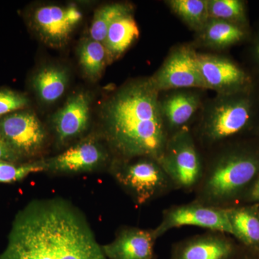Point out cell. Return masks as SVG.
<instances>
[{"instance_id": "cell-1", "label": "cell", "mask_w": 259, "mask_h": 259, "mask_svg": "<svg viewBox=\"0 0 259 259\" xmlns=\"http://www.w3.org/2000/svg\"><path fill=\"white\" fill-rule=\"evenodd\" d=\"M0 259H107L79 208L61 198L34 199L15 216Z\"/></svg>"}, {"instance_id": "cell-8", "label": "cell", "mask_w": 259, "mask_h": 259, "mask_svg": "<svg viewBox=\"0 0 259 259\" xmlns=\"http://www.w3.org/2000/svg\"><path fill=\"white\" fill-rule=\"evenodd\" d=\"M187 226L199 227L223 234L233 233L227 208L207 205L197 200L165 209L161 223L153 232L158 238L170 230Z\"/></svg>"}, {"instance_id": "cell-29", "label": "cell", "mask_w": 259, "mask_h": 259, "mask_svg": "<svg viewBox=\"0 0 259 259\" xmlns=\"http://www.w3.org/2000/svg\"><path fill=\"white\" fill-rule=\"evenodd\" d=\"M256 54H257V56H258V58L259 59V41L258 42V44H257V47H256Z\"/></svg>"}, {"instance_id": "cell-4", "label": "cell", "mask_w": 259, "mask_h": 259, "mask_svg": "<svg viewBox=\"0 0 259 259\" xmlns=\"http://www.w3.org/2000/svg\"><path fill=\"white\" fill-rule=\"evenodd\" d=\"M113 175L139 205L147 204L175 188L159 162L151 158L116 161Z\"/></svg>"}, {"instance_id": "cell-20", "label": "cell", "mask_w": 259, "mask_h": 259, "mask_svg": "<svg viewBox=\"0 0 259 259\" xmlns=\"http://www.w3.org/2000/svg\"><path fill=\"white\" fill-rule=\"evenodd\" d=\"M232 235L248 246L259 245V216L251 208L226 207Z\"/></svg>"}, {"instance_id": "cell-2", "label": "cell", "mask_w": 259, "mask_h": 259, "mask_svg": "<svg viewBox=\"0 0 259 259\" xmlns=\"http://www.w3.org/2000/svg\"><path fill=\"white\" fill-rule=\"evenodd\" d=\"M159 95L151 77L142 78L124 83L102 103V134L117 161L161 160L169 134Z\"/></svg>"}, {"instance_id": "cell-5", "label": "cell", "mask_w": 259, "mask_h": 259, "mask_svg": "<svg viewBox=\"0 0 259 259\" xmlns=\"http://www.w3.org/2000/svg\"><path fill=\"white\" fill-rule=\"evenodd\" d=\"M232 95H218L206 107L199 130V138L204 144H219L236 136L249 122V102Z\"/></svg>"}, {"instance_id": "cell-26", "label": "cell", "mask_w": 259, "mask_h": 259, "mask_svg": "<svg viewBox=\"0 0 259 259\" xmlns=\"http://www.w3.org/2000/svg\"><path fill=\"white\" fill-rule=\"evenodd\" d=\"M29 104V99L23 93L10 89L0 90V117L24 110Z\"/></svg>"}, {"instance_id": "cell-16", "label": "cell", "mask_w": 259, "mask_h": 259, "mask_svg": "<svg viewBox=\"0 0 259 259\" xmlns=\"http://www.w3.org/2000/svg\"><path fill=\"white\" fill-rule=\"evenodd\" d=\"M163 120L168 134H175L185 128L186 125L201 106L198 93L189 90H175L171 95L160 100Z\"/></svg>"}, {"instance_id": "cell-7", "label": "cell", "mask_w": 259, "mask_h": 259, "mask_svg": "<svg viewBox=\"0 0 259 259\" xmlns=\"http://www.w3.org/2000/svg\"><path fill=\"white\" fill-rule=\"evenodd\" d=\"M0 136L22 161L41 153L47 131L35 112L22 110L0 117Z\"/></svg>"}, {"instance_id": "cell-21", "label": "cell", "mask_w": 259, "mask_h": 259, "mask_svg": "<svg viewBox=\"0 0 259 259\" xmlns=\"http://www.w3.org/2000/svg\"><path fill=\"white\" fill-rule=\"evenodd\" d=\"M78 57L83 74L91 81L100 79L105 66L109 64L103 44L90 37L83 39L79 44Z\"/></svg>"}, {"instance_id": "cell-14", "label": "cell", "mask_w": 259, "mask_h": 259, "mask_svg": "<svg viewBox=\"0 0 259 259\" xmlns=\"http://www.w3.org/2000/svg\"><path fill=\"white\" fill-rule=\"evenodd\" d=\"M156 239L153 230L125 228L102 248L107 259H154Z\"/></svg>"}, {"instance_id": "cell-9", "label": "cell", "mask_w": 259, "mask_h": 259, "mask_svg": "<svg viewBox=\"0 0 259 259\" xmlns=\"http://www.w3.org/2000/svg\"><path fill=\"white\" fill-rule=\"evenodd\" d=\"M196 51L182 45L171 50L158 71L151 76L158 91L202 89L206 90L197 60Z\"/></svg>"}, {"instance_id": "cell-22", "label": "cell", "mask_w": 259, "mask_h": 259, "mask_svg": "<svg viewBox=\"0 0 259 259\" xmlns=\"http://www.w3.org/2000/svg\"><path fill=\"white\" fill-rule=\"evenodd\" d=\"M166 5L196 32L203 28L209 19L207 0H169Z\"/></svg>"}, {"instance_id": "cell-17", "label": "cell", "mask_w": 259, "mask_h": 259, "mask_svg": "<svg viewBox=\"0 0 259 259\" xmlns=\"http://www.w3.org/2000/svg\"><path fill=\"white\" fill-rule=\"evenodd\" d=\"M68 71L57 66H47L35 73L32 79L34 91L45 104L57 102L64 95L69 83Z\"/></svg>"}, {"instance_id": "cell-15", "label": "cell", "mask_w": 259, "mask_h": 259, "mask_svg": "<svg viewBox=\"0 0 259 259\" xmlns=\"http://www.w3.org/2000/svg\"><path fill=\"white\" fill-rule=\"evenodd\" d=\"M234 246L223 233H210L192 237L174 248L172 259H231Z\"/></svg>"}, {"instance_id": "cell-13", "label": "cell", "mask_w": 259, "mask_h": 259, "mask_svg": "<svg viewBox=\"0 0 259 259\" xmlns=\"http://www.w3.org/2000/svg\"><path fill=\"white\" fill-rule=\"evenodd\" d=\"M91 98L84 92L71 95L54 116L53 123L58 142L64 145L87 131L90 119Z\"/></svg>"}, {"instance_id": "cell-25", "label": "cell", "mask_w": 259, "mask_h": 259, "mask_svg": "<svg viewBox=\"0 0 259 259\" xmlns=\"http://www.w3.org/2000/svg\"><path fill=\"white\" fill-rule=\"evenodd\" d=\"M207 10L209 18L232 23L245 19L244 4L240 0H207Z\"/></svg>"}, {"instance_id": "cell-19", "label": "cell", "mask_w": 259, "mask_h": 259, "mask_svg": "<svg viewBox=\"0 0 259 259\" xmlns=\"http://www.w3.org/2000/svg\"><path fill=\"white\" fill-rule=\"evenodd\" d=\"M197 33L202 46L214 49L231 47L244 36V32L236 24L212 18H209Z\"/></svg>"}, {"instance_id": "cell-23", "label": "cell", "mask_w": 259, "mask_h": 259, "mask_svg": "<svg viewBox=\"0 0 259 259\" xmlns=\"http://www.w3.org/2000/svg\"><path fill=\"white\" fill-rule=\"evenodd\" d=\"M132 7L126 3H114L97 10L90 27V38L103 44L112 24L124 15L131 14Z\"/></svg>"}, {"instance_id": "cell-12", "label": "cell", "mask_w": 259, "mask_h": 259, "mask_svg": "<svg viewBox=\"0 0 259 259\" xmlns=\"http://www.w3.org/2000/svg\"><path fill=\"white\" fill-rule=\"evenodd\" d=\"M196 60L206 90L218 95L233 94L248 81L244 71L226 58L197 53Z\"/></svg>"}, {"instance_id": "cell-6", "label": "cell", "mask_w": 259, "mask_h": 259, "mask_svg": "<svg viewBox=\"0 0 259 259\" xmlns=\"http://www.w3.org/2000/svg\"><path fill=\"white\" fill-rule=\"evenodd\" d=\"M159 163L175 188L192 190L203 176V165L187 127L169 136Z\"/></svg>"}, {"instance_id": "cell-24", "label": "cell", "mask_w": 259, "mask_h": 259, "mask_svg": "<svg viewBox=\"0 0 259 259\" xmlns=\"http://www.w3.org/2000/svg\"><path fill=\"white\" fill-rule=\"evenodd\" d=\"M47 170L46 160L24 163L0 162V183L20 182L32 174Z\"/></svg>"}, {"instance_id": "cell-11", "label": "cell", "mask_w": 259, "mask_h": 259, "mask_svg": "<svg viewBox=\"0 0 259 259\" xmlns=\"http://www.w3.org/2000/svg\"><path fill=\"white\" fill-rule=\"evenodd\" d=\"M106 149L95 138H88L55 157L46 160L47 171L81 173L94 171L106 163Z\"/></svg>"}, {"instance_id": "cell-3", "label": "cell", "mask_w": 259, "mask_h": 259, "mask_svg": "<svg viewBox=\"0 0 259 259\" xmlns=\"http://www.w3.org/2000/svg\"><path fill=\"white\" fill-rule=\"evenodd\" d=\"M259 171V160L248 153L227 151L213 160L199 182L197 201L224 207L251 182Z\"/></svg>"}, {"instance_id": "cell-10", "label": "cell", "mask_w": 259, "mask_h": 259, "mask_svg": "<svg viewBox=\"0 0 259 259\" xmlns=\"http://www.w3.org/2000/svg\"><path fill=\"white\" fill-rule=\"evenodd\" d=\"M81 19L82 13L74 5H44L35 10L30 23L42 42L59 49L69 42Z\"/></svg>"}, {"instance_id": "cell-28", "label": "cell", "mask_w": 259, "mask_h": 259, "mask_svg": "<svg viewBox=\"0 0 259 259\" xmlns=\"http://www.w3.org/2000/svg\"><path fill=\"white\" fill-rule=\"evenodd\" d=\"M250 197L255 201H259V178L255 182L251 192H250Z\"/></svg>"}, {"instance_id": "cell-18", "label": "cell", "mask_w": 259, "mask_h": 259, "mask_svg": "<svg viewBox=\"0 0 259 259\" xmlns=\"http://www.w3.org/2000/svg\"><path fill=\"white\" fill-rule=\"evenodd\" d=\"M139 36V26L132 14L116 20L109 28L103 42L109 64L120 58Z\"/></svg>"}, {"instance_id": "cell-27", "label": "cell", "mask_w": 259, "mask_h": 259, "mask_svg": "<svg viewBox=\"0 0 259 259\" xmlns=\"http://www.w3.org/2000/svg\"><path fill=\"white\" fill-rule=\"evenodd\" d=\"M0 162H12V163H24L20 158L5 142L0 136Z\"/></svg>"}]
</instances>
